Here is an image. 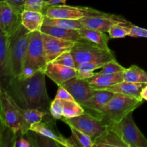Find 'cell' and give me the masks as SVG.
<instances>
[{"label": "cell", "mask_w": 147, "mask_h": 147, "mask_svg": "<svg viewBox=\"0 0 147 147\" xmlns=\"http://www.w3.org/2000/svg\"><path fill=\"white\" fill-rule=\"evenodd\" d=\"M45 76L44 71L40 70L27 78L12 77L5 90L22 109L49 111L52 100L47 94Z\"/></svg>", "instance_id": "1"}, {"label": "cell", "mask_w": 147, "mask_h": 147, "mask_svg": "<svg viewBox=\"0 0 147 147\" xmlns=\"http://www.w3.org/2000/svg\"><path fill=\"white\" fill-rule=\"evenodd\" d=\"M142 103L143 99L115 93L109 103L94 115L100 118L105 124L109 126L121 121Z\"/></svg>", "instance_id": "2"}, {"label": "cell", "mask_w": 147, "mask_h": 147, "mask_svg": "<svg viewBox=\"0 0 147 147\" xmlns=\"http://www.w3.org/2000/svg\"><path fill=\"white\" fill-rule=\"evenodd\" d=\"M46 65L47 63L45 57L41 32H32L22 70L19 78H27L31 77L40 70L44 71Z\"/></svg>", "instance_id": "3"}, {"label": "cell", "mask_w": 147, "mask_h": 147, "mask_svg": "<svg viewBox=\"0 0 147 147\" xmlns=\"http://www.w3.org/2000/svg\"><path fill=\"white\" fill-rule=\"evenodd\" d=\"M74 58L76 67L79 65L90 62H110L116 60V57L111 50L99 47L88 40L83 39L75 42L74 45L70 50Z\"/></svg>", "instance_id": "4"}, {"label": "cell", "mask_w": 147, "mask_h": 147, "mask_svg": "<svg viewBox=\"0 0 147 147\" xmlns=\"http://www.w3.org/2000/svg\"><path fill=\"white\" fill-rule=\"evenodd\" d=\"M31 34V32L21 25L11 37V78L19 77L21 74Z\"/></svg>", "instance_id": "5"}, {"label": "cell", "mask_w": 147, "mask_h": 147, "mask_svg": "<svg viewBox=\"0 0 147 147\" xmlns=\"http://www.w3.org/2000/svg\"><path fill=\"white\" fill-rule=\"evenodd\" d=\"M126 144L127 147H147V139L141 132L133 119V112L121 121L109 125Z\"/></svg>", "instance_id": "6"}, {"label": "cell", "mask_w": 147, "mask_h": 147, "mask_svg": "<svg viewBox=\"0 0 147 147\" xmlns=\"http://www.w3.org/2000/svg\"><path fill=\"white\" fill-rule=\"evenodd\" d=\"M0 106L1 123L8 126L17 134H21L24 121L18 109V105L2 88H0Z\"/></svg>", "instance_id": "7"}, {"label": "cell", "mask_w": 147, "mask_h": 147, "mask_svg": "<svg viewBox=\"0 0 147 147\" xmlns=\"http://www.w3.org/2000/svg\"><path fill=\"white\" fill-rule=\"evenodd\" d=\"M62 120L69 126H73L88 135L93 141L100 136L108 127L100 118L93 113L86 111L77 117L67 119H63Z\"/></svg>", "instance_id": "8"}, {"label": "cell", "mask_w": 147, "mask_h": 147, "mask_svg": "<svg viewBox=\"0 0 147 147\" xmlns=\"http://www.w3.org/2000/svg\"><path fill=\"white\" fill-rule=\"evenodd\" d=\"M103 12L87 7H74L65 4H54L45 8L44 14L49 18L80 20L85 17L100 15Z\"/></svg>", "instance_id": "9"}, {"label": "cell", "mask_w": 147, "mask_h": 147, "mask_svg": "<svg viewBox=\"0 0 147 147\" xmlns=\"http://www.w3.org/2000/svg\"><path fill=\"white\" fill-rule=\"evenodd\" d=\"M84 27L93 30H99L106 33L111 27L116 24H131L130 22L125 20L121 16L115 15L103 12L100 15L85 17L80 20Z\"/></svg>", "instance_id": "10"}, {"label": "cell", "mask_w": 147, "mask_h": 147, "mask_svg": "<svg viewBox=\"0 0 147 147\" xmlns=\"http://www.w3.org/2000/svg\"><path fill=\"white\" fill-rule=\"evenodd\" d=\"M11 37L4 32H0V74L1 88L6 89L11 78V53H10Z\"/></svg>", "instance_id": "11"}, {"label": "cell", "mask_w": 147, "mask_h": 147, "mask_svg": "<svg viewBox=\"0 0 147 147\" xmlns=\"http://www.w3.org/2000/svg\"><path fill=\"white\" fill-rule=\"evenodd\" d=\"M41 33L45 57L47 64L53 62L64 52L70 51L74 45V42L72 41L63 40L45 33Z\"/></svg>", "instance_id": "12"}, {"label": "cell", "mask_w": 147, "mask_h": 147, "mask_svg": "<svg viewBox=\"0 0 147 147\" xmlns=\"http://www.w3.org/2000/svg\"><path fill=\"white\" fill-rule=\"evenodd\" d=\"M21 25V15L17 14L7 1H0L1 31L11 37Z\"/></svg>", "instance_id": "13"}, {"label": "cell", "mask_w": 147, "mask_h": 147, "mask_svg": "<svg viewBox=\"0 0 147 147\" xmlns=\"http://www.w3.org/2000/svg\"><path fill=\"white\" fill-rule=\"evenodd\" d=\"M62 86L68 90L76 101L80 105L88 100L94 94L95 90L86 79L73 78L65 82Z\"/></svg>", "instance_id": "14"}, {"label": "cell", "mask_w": 147, "mask_h": 147, "mask_svg": "<svg viewBox=\"0 0 147 147\" xmlns=\"http://www.w3.org/2000/svg\"><path fill=\"white\" fill-rule=\"evenodd\" d=\"M54 120H55L54 118H52V119H47L45 121H44V119H43L42 121L32 125L30 126V131L37 132L47 137L50 138L57 142L61 146L72 147L71 144L69 142V139L65 138L57 131Z\"/></svg>", "instance_id": "15"}, {"label": "cell", "mask_w": 147, "mask_h": 147, "mask_svg": "<svg viewBox=\"0 0 147 147\" xmlns=\"http://www.w3.org/2000/svg\"><path fill=\"white\" fill-rule=\"evenodd\" d=\"M44 73L49 78L60 86L67 80L77 77L78 70L76 68L66 67L51 62L47 64Z\"/></svg>", "instance_id": "16"}, {"label": "cell", "mask_w": 147, "mask_h": 147, "mask_svg": "<svg viewBox=\"0 0 147 147\" xmlns=\"http://www.w3.org/2000/svg\"><path fill=\"white\" fill-rule=\"evenodd\" d=\"M115 93L111 90H96L94 94L88 100L81 104L84 109L88 110L89 113L96 114L98 111L103 109L109 100L112 98Z\"/></svg>", "instance_id": "17"}, {"label": "cell", "mask_w": 147, "mask_h": 147, "mask_svg": "<svg viewBox=\"0 0 147 147\" xmlns=\"http://www.w3.org/2000/svg\"><path fill=\"white\" fill-rule=\"evenodd\" d=\"M94 90H103L116 83L123 81V72L113 74H100L95 73L92 77L86 79Z\"/></svg>", "instance_id": "18"}, {"label": "cell", "mask_w": 147, "mask_h": 147, "mask_svg": "<svg viewBox=\"0 0 147 147\" xmlns=\"http://www.w3.org/2000/svg\"><path fill=\"white\" fill-rule=\"evenodd\" d=\"M146 85L147 83H133V82L123 80L121 83H116V84L106 88V90H111L113 93H121L126 96L143 99L142 98V92L143 89L146 87Z\"/></svg>", "instance_id": "19"}, {"label": "cell", "mask_w": 147, "mask_h": 147, "mask_svg": "<svg viewBox=\"0 0 147 147\" xmlns=\"http://www.w3.org/2000/svg\"><path fill=\"white\" fill-rule=\"evenodd\" d=\"M45 15L42 11L24 9L21 14V24L31 32L41 31Z\"/></svg>", "instance_id": "20"}, {"label": "cell", "mask_w": 147, "mask_h": 147, "mask_svg": "<svg viewBox=\"0 0 147 147\" xmlns=\"http://www.w3.org/2000/svg\"><path fill=\"white\" fill-rule=\"evenodd\" d=\"M18 109L22 116L24 125L21 131V135L24 136L30 131V126L34 123L42 121L47 115L50 113L49 111L39 110V109H25L18 106Z\"/></svg>", "instance_id": "21"}, {"label": "cell", "mask_w": 147, "mask_h": 147, "mask_svg": "<svg viewBox=\"0 0 147 147\" xmlns=\"http://www.w3.org/2000/svg\"><path fill=\"white\" fill-rule=\"evenodd\" d=\"M41 32L57 38L63 39V40L72 41L73 42L83 40L81 34H80L79 30H72V29L62 28L58 27H53V26L44 25L41 28Z\"/></svg>", "instance_id": "22"}, {"label": "cell", "mask_w": 147, "mask_h": 147, "mask_svg": "<svg viewBox=\"0 0 147 147\" xmlns=\"http://www.w3.org/2000/svg\"><path fill=\"white\" fill-rule=\"evenodd\" d=\"M127 147L120 136L108 126L106 130L93 141V147Z\"/></svg>", "instance_id": "23"}, {"label": "cell", "mask_w": 147, "mask_h": 147, "mask_svg": "<svg viewBox=\"0 0 147 147\" xmlns=\"http://www.w3.org/2000/svg\"><path fill=\"white\" fill-rule=\"evenodd\" d=\"M79 32L85 40L105 50H111L109 47V37L103 32L88 28L84 26L79 30Z\"/></svg>", "instance_id": "24"}, {"label": "cell", "mask_w": 147, "mask_h": 147, "mask_svg": "<svg viewBox=\"0 0 147 147\" xmlns=\"http://www.w3.org/2000/svg\"><path fill=\"white\" fill-rule=\"evenodd\" d=\"M123 75L125 81L147 83V73L135 65H132L129 68H126L123 72Z\"/></svg>", "instance_id": "25"}, {"label": "cell", "mask_w": 147, "mask_h": 147, "mask_svg": "<svg viewBox=\"0 0 147 147\" xmlns=\"http://www.w3.org/2000/svg\"><path fill=\"white\" fill-rule=\"evenodd\" d=\"M71 130V137L69 138V142L71 144L72 147H93V139L86 134L80 131L73 126H69Z\"/></svg>", "instance_id": "26"}, {"label": "cell", "mask_w": 147, "mask_h": 147, "mask_svg": "<svg viewBox=\"0 0 147 147\" xmlns=\"http://www.w3.org/2000/svg\"><path fill=\"white\" fill-rule=\"evenodd\" d=\"M44 25L53 26V27H62V28L80 30L83 27L80 20H69L62 18H49L45 17Z\"/></svg>", "instance_id": "27"}, {"label": "cell", "mask_w": 147, "mask_h": 147, "mask_svg": "<svg viewBox=\"0 0 147 147\" xmlns=\"http://www.w3.org/2000/svg\"><path fill=\"white\" fill-rule=\"evenodd\" d=\"M106 62H90L79 65L76 69L78 70L77 77L82 79H88L95 74V70L102 68Z\"/></svg>", "instance_id": "28"}, {"label": "cell", "mask_w": 147, "mask_h": 147, "mask_svg": "<svg viewBox=\"0 0 147 147\" xmlns=\"http://www.w3.org/2000/svg\"><path fill=\"white\" fill-rule=\"evenodd\" d=\"M63 100V119H72L85 113V109L76 100Z\"/></svg>", "instance_id": "29"}, {"label": "cell", "mask_w": 147, "mask_h": 147, "mask_svg": "<svg viewBox=\"0 0 147 147\" xmlns=\"http://www.w3.org/2000/svg\"><path fill=\"white\" fill-rule=\"evenodd\" d=\"M28 134L32 142L33 146H40V147H57L61 146L57 142L50 138L47 137L42 134L37 133V132L30 131Z\"/></svg>", "instance_id": "30"}, {"label": "cell", "mask_w": 147, "mask_h": 147, "mask_svg": "<svg viewBox=\"0 0 147 147\" xmlns=\"http://www.w3.org/2000/svg\"><path fill=\"white\" fill-rule=\"evenodd\" d=\"M132 25H133L132 24H123V23L114 24L108 32L109 37L112 39H118L129 36L131 27Z\"/></svg>", "instance_id": "31"}, {"label": "cell", "mask_w": 147, "mask_h": 147, "mask_svg": "<svg viewBox=\"0 0 147 147\" xmlns=\"http://www.w3.org/2000/svg\"><path fill=\"white\" fill-rule=\"evenodd\" d=\"M17 134L14 133L11 129L1 123V144L3 146H13L14 141L17 138Z\"/></svg>", "instance_id": "32"}, {"label": "cell", "mask_w": 147, "mask_h": 147, "mask_svg": "<svg viewBox=\"0 0 147 147\" xmlns=\"http://www.w3.org/2000/svg\"><path fill=\"white\" fill-rule=\"evenodd\" d=\"M50 116L55 120H62L63 119V100L61 99L55 98L50 103L49 109Z\"/></svg>", "instance_id": "33"}, {"label": "cell", "mask_w": 147, "mask_h": 147, "mask_svg": "<svg viewBox=\"0 0 147 147\" xmlns=\"http://www.w3.org/2000/svg\"><path fill=\"white\" fill-rule=\"evenodd\" d=\"M125 70H126V68L121 65L116 61V60H113L111 61L106 63L102 67L100 71L98 72V73H100V74H113V73L123 72Z\"/></svg>", "instance_id": "34"}, {"label": "cell", "mask_w": 147, "mask_h": 147, "mask_svg": "<svg viewBox=\"0 0 147 147\" xmlns=\"http://www.w3.org/2000/svg\"><path fill=\"white\" fill-rule=\"evenodd\" d=\"M53 62L55 63H57V64L66 66V67L76 68L74 58H73L70 51L64 52L62 54H60L57 58L55 59Z\"/></svg>", "instance_id": "35"}, {"label": "cell", "mask_w": 147, "mask_h": 147, "mask_svg": "<svg viewBox=\"0 0 147 147\" xmlns=\"http://www.w3.org/2000/svg\"><path fill=\"white\" fill-rule=\"evenodd\" d=\"M45 9V0H25L24 9L42 11L44 13Z\"/></svg>", "instance_id": "36"}, {"label": "cell", "mask_w": 147, "mask_h": 147, "mask_svg": "<svg viewBox=\"0 0 147 147\" xmlns=\"http://www.w3.org/2000/svg\"><path fill=\"white\" fill-rule=\"evenodd\" d=\"M0 1H7L20 15H21L22 11L24 10L25 0H0Z\"/></svg>", "instance_id": "37"}, {"label": "cell", "mask_w": 147, "mask_h": 147, "mask_svg": "<svg viewBox=\"0 0 147 147\" xmlns=\"http://www.w3.org/2000/svg\"><path fill=\"white\" fill-rule=\"evenodd\" d=\"M27 138H24V135H20V137L17 136L16 140L14 141V146L13 147H31L33 146L32 142L31 139H30V136H29L28 133H27Z\"/></svg>", "instance_id": "38"}, {"label": "cell", "mask_w": 147, "mask_h": 147, "mask_svg": "<svg viewBox=\"0 0 147 147\" xmlns=\"http://www.w3.org/2000/svg\"><path fill=\"white\" fill-rule=\"evenodd\" d=\"M129 36L132 37H146L147 38V30L133 24L131 27Z\"/></svg>", "instance_id": "39"}, {"label": "cell", "mask_w": 147, "mask_h": 147, "mask_svg": "<svg viewBox=\"0 0 147 147\" xmlns=\"http://www.w3.org/2000/svg\"><path fill=\"white\" fill-rule=\"evenodd\" d=\"M56 98L61 99V100H76L73 97L70 92L67 90H66L63 86H58V90H57V93L55 96Z\"/></svg>", "instance_id": "40"}, {"label": "cell", "mask_w": 147, "mask_h": 147, "mask_svg": "<svg viewBox=\"0 0 147 147\" xmlns=\"http://www.w3.org/2000/svg\"><path fill=\"white\" fill-rule=\"evenodd\" d=\"M66 1L67 0H49L45 4V8L47 7H49V6L54 5V4H65Z\"/></svg>", "instance_id": "41"}, {"label": "cell", "mask_w": 147, "mask_h": 147, "mask_svg": "<svg viewBox=\"0 0 147 147\" xmlns=\"http://www.w3.org/2000/svg\"><path fill=\"white\" fill-rule=\"evenodd\" d=\"M142 98H143V100H147V85L146 87L143 89V90H142Z\"/></svg>", "instance_id": "42"}, {"label": "cell", "mask_w": 147, "mask_h": 147, "mask_svg": "<svg viewBox=\"0 0 147 147\" xmlns=\"http://www.w3.org/2000/svg\"><path fill=\"white\" fill-rule=\"evenodd\" d=\"M48 1H49V0H45V4H46V3H47Z\"/></svg>", "instance_id": "43"}]
</instances>
